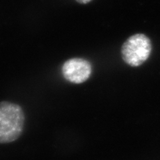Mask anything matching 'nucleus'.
Listing matches in <instances>:
<instances>
[{
	"label": "nucleus",
	"mask_w": 160,
	"mask_h": 160,
	"mask_svg": "<svg viewBox=\"0 0 160 160\" xmlns=\"http://www.w3.org/2000/svg\"><path fill=\"white\" fill-rule=\"evenodd\" d=\"M92 73V65L88 60L82 58H71L62 66V74L71 83L81 84L89 79Z\"/></svg>",
	"instance_id": "nucleus-3"
},
{
	"label": "nucleus",
	"mask_w": 160,
	"mask_h": 160,
	"mask_svg": "<svg viewBox=\"0 0 160 160\" xmlns=\"http://www.w3.org/2000/svg\"><path fill=\"white\" fill-rule=\"evenodd\" d=\"M151 51V39L142 33H137L130 37L121 48L123 61L131 67L142 65L150 57Z\"/></svg>",
	"instance_id": "nucleus-2"
},
{
	"label": "nucleus",
	"mask_w": 160,
	"mask_h": 160,
	"mask_svg": "<svg viewBox=\"0 0 160 160\" xmlns=\"http://www.w3.org/2000/svg\"><path fill=\"white\" fill-rule=\"evenodd\" d=\"M75 1L80 4H88L90 2H91L92 0H75Z\"/></svg>",
	"instance_id": "nucleus-4"
},
{
	"label": "nucleus",
	"mask_w": 160,
	"mask_h": 160,
	"mask_svg": "<svg viewBox=\"0 0 160 160\" xmlns=\"http://www.w3.org/2000/svg\"><path fill=\"white\" fill-rule=\"evenodd\" d=\"M25 125V113L21 106L11 102H0V144L19 139Z\"/></svg>",
	"instance_id": "nucleus-1"
}]
</instances>
